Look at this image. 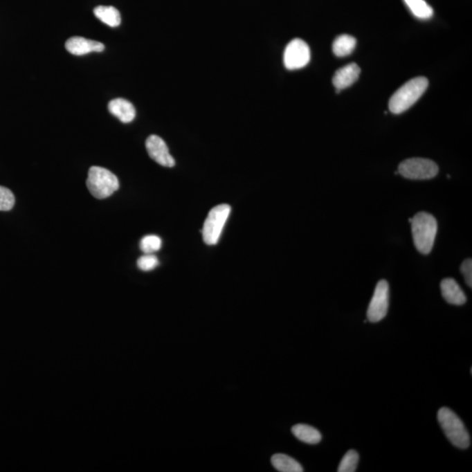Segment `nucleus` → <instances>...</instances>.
<instances>
[{"label": "nucleus", "mask_w": 472, "mask_h": 472, "mask_svg": "<svg viewBox=\"0 0 472 472\" xmlns=\"http://www.w3.org/2000/svg\"><path fill=\"white\" fill-rule=\"evenodd\" d=\"M94 15L105 24L116 28L121 24V15L114 6H99L94 9Z\"/></svg>", "instance_id": "2eb2a0df"}, {"label": "nucleus", "mask_w": 472, "mask_h": 472, "mask_svg": "<svg viewBox=\"0 0 472 472\" xmlns=\"http://www.w3.org/2000/svg\"><path fill=\"white\" fill-rule=\"evenodd\" d=\"M441 291L445 301L453 305H463L467 298L460 284L453 278H445L441 282Z\"/></svg>", "instance_id": "f8f14e48"}, {"label": "nucleus", "mask_w": 472, "mask_h": 472, "mask_svg": "<svg viewBox=\"0 0 472 472\" xmlns=\"http://www.w3.org/2000/svg\"><path fill=\"white\" fill-rule=\"evenodd\" d=\"M404 2L418 19H428L433 16V9L425 0H404Z\"/></svg>", "instance_id": "a211bd4d"}, {"label": "nucleus", "mask_w": 472, "mask_h": 472, "mask_svg": "<svg viewBox=\"0 0 472 472\" xmlns=\"http://www.w3.org/2000/svg\"><path fill=\"white\" fill-rule=\"evenodd\" d=\"M410 222L415 248L421 254H430L437 233V220L428 212H420L410 218Z\"/></svg>", "instance_id": "f257e3e1"}, {"label": "nucleus", "mask_w": 472, "mask_h": 472, "mask_svg": "<svg viewBox=\"0 0 472 472\" xmlns=\"http://www.w3.org/2000/svg\"><path fill=\"white\" fill-rule=\"evenodd\" d=\"M158 265V259L154 254H145L138 260V267L143 271H151Z\"/></svg>", "instance_id": "4be33fe9"}, {"label": "nucleus", "mask_w": 472, "mask_h": 472, "mask_svg": "<svg viewBox=\"0 0 472 472\" xmlns=\"http://www.w3.org/2000/svg\"><path fill=\"white\" fill-rule=\"evenodd\" d=\"M461 272L464 275L465 282L469 287H472V260L466 259L461 265Z\"/></svg>", "instance_id": "5701e85b"}, {"label": "nucleus", "mask_w": 472, "mask_h": 472, "mask_svg": "<svg viewBox=\"0 0 472 472\" xmlns=\"http://www.w3.org/2000/svg\"><path fill=\"white\" fill-rule=\"evenodd\" d=\"M361 74V69L355 63L343 66L335 72L332 83L336 88V92L340 93L342 89L350 87L357 81Z\"/></svg>", "instance_id": "9b49d317"}, {"label": "nucleus", "mask_w": 472, "mask_h": 472, "mask_svg": "<svg viewBox=\"0 0 472 472\" xmlns=\"http://www.w3.org/2000/svg\"><path fill=\"white\" fill-rule=\"evenodd\" d=\"M162 241L157 235H146L140 242V248L145 254H154L161 248Z\"/></svg>", "instance_id": "aec40b11"}, {"label": "nucleus", "mask_w": 472, "mask_h": 472, "mask_svg": "<svg viewBox=\"0 0 472 472\" xmlns=\"http://www.w3.org/2000/svg\"><path fill=\"white\" fill-rule=\"evenodd\" d=\"M231 212L230 206L219 205L212 209L206 219L202 235L206 244L215 245L220 240L222 230Z\"/></svg>", "instance_id": "39448f33"}, {"label": "nucleus", "mask_w": 472, "mask_h": 472, "mask_svg": "<svg viewBox=\"0 0 472 472\" xmlns=\"http://www.w3.org/2000/svg\"><path fill=\"white\" fill-rule=\"evenodd\" d=\"M292 433L298 440L308 444L320 443L322 435L317 428L307 424H297L291 428Z\"/></svg>", "instance_id": "4468645a"}, {"label": "nucleus", "mask_w": 472, "mask_h": 472, "mask_svg": "<svg viewBox=\"0 0 472 472\" xmlns=\"http://www.w3.org/2000/svg\"><path fill=\"white\" fill-rule=\"evenodd\" d=\"M15 204V198L11 190L0 187V211H9Z\"/></svg>", "instance_id": "412c9836"}, {"label": "nucleus", "mask_w": 472, "mask_h": 472, "mask_svg": "<svg viewBox=\"0 0 472 472\" xmlns=\"http://www.w3.org/2000/svg\"><path fill=\"white\" fill-rule=\"evenodd\" d=\"M271 464L275 470L280 472H302V465L294 458L284 454H275L271 457Z\"/></svg>", "instance_id": "f3484780"}, {"label": "nucleus", "mask_w": 472, "mask_h": 472, "mask_svg": "<svg viewBox=\"0 0 472 472\" xmlns=\"http://www.w3.org/2000/svg\"><path fill=\"white\" fill-rule=\"evenodd\" d=\"M439 172L438 165L430 159L423 158H408L402 161L398 167V174L408 179H430Z\"/></svg>", "instance_id": "423d86ee"}, {"label": "nucleus", "mask_w": 472, "mask_h": 472, "mask_svg": "<svg viewBox=\"0 0 472 472\" xmlns=\"http://www.w3.org/2000/svg\"><path fill=\"white\" fill-rule=\"evenodd\" d=\"M356 39L351 35H343L335 39L332 44V51L337 57H345L351 55L356 48Z\"/></svg>", "instance_id": "dca6fc26"}, {"label": "nucleus", "mask_w": 472, "mask_h": 472, "mask_svg": "<svg viewBox=\"0 0 472 472\" xmlns=\"http://www.w3.org/2000/svg\"><path fill=\"white\" fill-rule=\"evenodd\" d=\"M428 80L417 78L402 85L390 100V111L394 114H401L413 106L426 91Z\"/></svg>", "instance_id": "f03ea898"}, {"label": "nucleus", "mask_w": 472, "mask_h": 472, "mask_svg": "<svg viewBox=\"0 0 472 472\" xmlns=\"http://www.w3.org/2000/svg\"><path fill=\"white\" fill-rule=\"evenodd\" d=\"M358 460V454L357 451L351 450L347 452L345 457L342 458V460L338 466V472H354L357 470Z\"/></svg>", "instance_id": "6ab92c4d"}, {"label": "nucleus", "mask_w": 472, "mask_h": 472, "mask_svg": "<svg viewBox=\"0 0 472 472\" xmlns=\"http://www.w3.org/2000/svg\"><path fill=\"white\" fill-rule=\"evenodd\" d=\"M109 111L113 116L125 124H128L134 120L136 118V109L131 102L122 98L111 100L108 105Z\"/></svg>", "instance_id": "ddd939ff"}, {"label": "nucleus", "mask_w": 472, "mask_h": 472, "mask_svg": "<svg viewBox=\"0 0 472 472\" xmlns=\"http://www.w3.org/2000/svg\"><path fill=\"white\" fill-rule=\"evenodd\" d=\"M442 430L451 443L460 448H467L471 444L470 434L456 413L448 408H442L437 414Z\"/></svg>", "instance_id": "7ed1b4c3"}, {"label": "nucleus", "mask_w": 472, "mask_h": 472, "mask_svg": "<svg viewBox=\"0 0 472 472\" xmlns=\"http://www.w3.org/2000/svg\"><path fill=\"white\" fill-rule=\"evenodd\" d=\"M390 307V285L385 280H381L375 287L373 298L367 309V319L372 323H377L387 316Z\"/></svg>", "instance_id": "0eeeda50"}, {"label": "nucleus", "mask_w": 472, "mask_h": 472, "mask_svg": "<svg viewBox=\"0 0 472 472\" xmlns=\"http://www.w3.org/2000/svg\"><path fill=\"white\" fill-rule=\"evenodd\" d=\"M87 188L95 198L109 197L118 190V179L111 171L100 166H92L89 171Z\"/></svg>", "instance_id": "20e7f679"}, {"label": "nucleus", "mask_w": 472, "mask_h": 472, "mask_svg": "<svg viewBox=\"0 0 472 472\" xmlns=\"http://www.w3.org/2000/svg\"><path fill=\"white\" fill-rule=\"evenodd\" d=\"M65 48L71 54L80 56L92 52H102L105 50V45L101 42L75 36L66 42Z\"/></svg>", "instance_id": "9d476101"}, {"label": "nucleus", "mask_w": 472, "mask_h": 472, "mask_svg": "<svg viewBox=\"0 0 472 472\" xmlns=\"http://www.w3.org/2000/svg\"><path fill=\"white\" fill-rule=\"evenodd\" d=\"M311 50L307 42L301 39H294L286 46L284 62L289 71L305 68L310 62Z\"/></svg>", "instance_id": "6e6552de"}, {"label": "nucleus", "mask_w": 472, "mask_h": 472, "mask_svg": "<svg viewBox=\"0 0 472 472\" xmlns=\"http://www.w3.org/2000/svg\"><path fill=\"white\" fill-rule=\"evenodd\" d=\"M145 145L149 157L158 165L165 167H174V158L170 154L165 142L161 137L156 135L149 136L146 140Z\"/></svg>", "instance_id": "1a4fd4ad"}]
</instances>
